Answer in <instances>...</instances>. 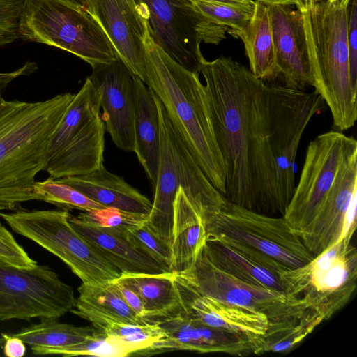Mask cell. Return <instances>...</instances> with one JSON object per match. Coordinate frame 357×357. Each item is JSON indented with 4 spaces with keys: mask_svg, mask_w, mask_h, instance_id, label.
<instances>
[{
    "mask_svg": "<svg viewBox=\"0 0 357 357\" xmlns=\"http://www.w3.org/2000/svg\"><path fill=\"white\" fill-rule=\"evenodd\" d=\"M323 321L318 312L308 307L299 314L268 324L261 337V354L292 349Z\"/></svg>",
    "mask_w": 357,
    "mask_h": 357,
    "instance_id": "f546056e",
    "label": "cell"
},
{
    "mask_svg": "<svg viewBox=\"0 0 357 357\" xmlns=\"http://www.w3.org/2000/svg\"><path fill=\"white\" fill-rule=\"evenodd\" d=\"M67 210H24L0 213L11 229L64 262L86 284L112 282L121 272L70 224Z\"/></svg>",
    "mask_w": 357,
    "mask_h": 357,
    "instance_id": "9c48e42d",
    "label": "cell"
},
{
    "mask_svg": "<svg viewBox=\"0 0 357 357\" xmlns=\"http://www.w3.org/2000/svg\"><path fill=\"white\" fill-rule=\"evenodd\" d=\"M0 259L22 268H31L38 264L1 222Z\"/></svg>",
    "mask_w": 357,
    "mask_h": 357,
    "instance_id": "74e56055",
    "label": "cell"
},
{
    "mask_svg": "<svg viewBox=\"0 0 357 357\" xmlns=\"http://www.w3.org/2000/svg\"><path fill=\"white\" fill-rule=\"evenodd\" d=\"M4 344L3 354L8 357H22L25 354V343L18 337L13 335L1 334Z\"/></svg>",
    "mask_w": 357,
    "mask_h": 357,
    "instance_id": "60d3db41",
    "label": "cell"
},
{
    "mask_svg": "<svg viewBox=\"0 0 357 357\" xmlns=\"http://www.w3.org/2000/svg\"><path fill=\"white\" fill-rule=\"evenodd\" d=\"M153 94L159 114L160 154L153 202L145 224L172 246L174 201L179 187L204 222L220 210L225 198L204 174Z\"/></svg>",
    "mask_w": 357,
    "mask_h": 357,
    "instance_id": "5b68a950",
    "label": "cell"
},
{
    "mask_svg": "<svg viewBox=\"0 0 357 357\" xmlns=\"http://www.w3.org/2000/svg\"><path fill=\"white\" fill-rule=\"evenodd\" d=\"M316 1H331V0H314Z\"/></svg>",
    "mask_w": 357,
    "mask_h": 357,
    "instance_id": "f6af8a7d",
    "label": "cell"
},
{
    "mask_svg": "<svg viewBox=\"0 0 357 357\" xmlns=\"http://www.w3.org/2000/svg\"><path fill=\"white\" fill-rule=\"evenodd\" d=\"M74 96L26 102L0 93V213L36 200V176L45 169L50 142Z\"/></svg>",
    "mask_w": 357,
    "mask_h": 357,
    "instance_id": "7a4b0ae2",
    "label": "cell"
},
{
    "mask_svg": "<svg viewBox=\"0 0 357 357\" xmlns=\"http://www.w3.org/2000/svg\"><path fill=\"white\" fill-rule=\"evenodd\" d=\"M76 309L70 312L89 321L93 327L117 321L130 324L149 322L139 317L120 296L114 281L98 284H82L77 288Z\"/></svg>",
    "mask_w": 357,
    "mask_h": 357,
    "instance_id": "d4e9b609",
    "label": "cell"
},
{
    "mask_svg": "<svg viewBox=\"0 0 357 357\" xmlns=\"http://www.w3.org/2000/svg\"><path fill=\"white\" fill-rule=\"evenodd\" d=\"M229 202L280 214L294 192L300 141L326 104L314 91L270 84L230 57L200 63Z\"/></svg>",
    "mask_w": 357,
    "mask_h": 357,
    "instance_id": "6da1fadb",
    "label": "cell"
},
{
    "mask_svg": "<svg viewBox=\"0 0 357 357\" xmlns=\"http://www.w3.org/2000/svg\"><path fill=\"white\" fill-rule=\"evenodd\" d=\"M36 355L60 354L65 357L88 355L98 357H124L140 352L144 348L137 344L102 333L82 342L63 347H31Z\"/></svg>",
    "mask_w": 357,
    "mask_h": 357,
    "instance_id": "4dcf8cb0",
    "label": "cell"
},
{
    "mask_svg": "<svg viewBox=\"0 0 357 357\" xmlns=\"http://www.w3.org/2000/svg\"><path fill=\"white\" fill-rule=\"evenodd\" d=\"M127 233L133 244L141 249L167 271L170 272L172 261V248L160 238L144 223L127 227Z\"/></svg>",
    "mask_w": 357,
    "mask_h": 357,
    "instance_id": "836d02e7",
    "label": "cell"
},
{
    "mask_svg": "<svg viewBox=\"0 0 357 357\" xmlns=\"http://www.w3.org/2000/svg\"><path fill=\"white\" fill-rule=\"evenodd\" d=\"M72 227L121 274H158L167 271L130 240L127 227H104L69 213Z\"/></svg>",
    "mask_w": 357,
    "mask_h": 357,
    "instance_id": "44dd1931",
    "label": "cell"
},
{
    "mask_svg": "<svg viewBox=\"0 0 357 357\" xmlns=\"http://www.w3.org/2000/svg\"><path fill=\"white\" fill-rule=\"evenodd\" d=\"M255 1H260L267 6L268 5H276V4L296 6L301 0H255Z\"/></svg>",
    "mask_w": 357,
    "mask_h": 357,
    "instance_id": "ee69618b",
    "label": "cell"
},
{
    "mask_svg": "<svg viewBox=\"0 0 357 357\" xmlns=\"http://www.w3.org/2000/svg\"><path fill=\"white\" fill-rule=\"evenodd\" d=\"M135 76L119 57L92 66L88 77L100 94L105 130L119 149L128 152L135 150Z\"/></svg>",
    "mask_w": 357,
    "mask_h": 357,
    "instance_id": "e0dca14e",
    "label": "cell"
},
{
    "mask_svg": "<svg viewBox=\"0 0 357 357\" xmlns=\"http://www.w3.org/2000/svg\"><path fill=\"white\" fill-rule=\"evenodd\" d=\"M278 77L287 87L312 85L309 48L301 12L291 5H268Z\"/></svg>",
    "mask_w": 357,
    "mask_h": 357,
    "instance_id": "d6986e66",
    "label": "cell"
},
{
    "mask_svg": "<svg viewBox=\"0 0 357 357\" xmlns=\"http://www.w3.org/2000/svg\"><path fill=\"white\" fill-rule=\"evenodd\" d=\"M357 152V142L329 131L310 142L299 181L282 217L298 236L314 217L344 162Z\"/></svg>",
    "mask_w": 357,
    "mask_h": 357,
    "instance_id": "4fadbf2b",
    "label": "cell"
},
{
    "mask_svg": "<svg viewBox=\"0 0 357 357\" xmlns=\"http://www.w3.org/2000/svg\"><path fill=\"white\" fill-rule=\"evenodd\" d=\"M143 82L162 103L174 129L212 185L224 195L225 169L214 135L199 74L172 59L155 42L148 24Z\"/></svg>",
    "mask_w": 357,
    "mask_h": 357,
    "instance_id": "3957f363",
    "label": "cell"
},
{
    "mask_svg": "<svg viewBox=\"0 0 357 357\" xmlns=\"http://www.w3.org/2000/svg\"><path fill=\"white\" fill-rule=\"evenodd\" d=\"M357 152L344 162L314 217L299 236L317 256L351 231L356 218Z\"/></svg>",
    "mask_w": 357,
    "mask_h": 357,
    "instance_id": "2e32d148",
    "label": "cell"
},
{
    "mask_svg": "<svg viewBox=\"0 0 357 357\" xmlns=\"http://www.w3.org/2000/svg\"><path fill=\"white\" fill-rule=\"evenodd\" d=\"M174 278L181 307L190 317L209 326L232 333L261 336L266 332L268 320L265 314L200 295L174 273Z\"/></svg>",
    "mask_w": 357,
    "mask_h": 357,
    "instance_id": "ffe728a7",
    "label": "cell"
},
{
    "mask_svg": "<svg viewBox=\"0 0 357 357\" xmlns=\"http://www.w3.org/2000/svg\"><path fill=\"white\" fill-rule=\"evenodd\" d=\"M100 333L93 326H75L61 323L57 319L45 318L12 335L20 337L31 347L56 348L77 344Z\"/></svg>",
    "mask_w": 357,
    "mask_h": 357,
    "instance_id": "f1b7e54d",
    "label": "cell"
},
{
    "mask_svg": "<svg viewBox=\"0 0 357 357\" xmlns=\"http://www.w3.org/2000/svg\"><path fill=\"white\" fill-rule=\"evenodd\" d=\"M146 319L148 322L158 324L167 337L154 342L140 354L172 350L220 352L238 356L260 354V336L236 333L209 326L190 317L181 307L171 313Z\"/></svg>",
    "mask_w": 357,
    "mask_h": 357,
    "instance_id": "9a60e30c",
    "label": "cell"
},
{
    "mask_svg": "<svg viewBox=\"0 0 357 357\" xmlns=\"http://www.w3.org/2000/svg\"><path fill=\"white\" fill-rule=\"evenodd\" d=\"M347 0H301L302 13L314 91L329 107L338 131L353 127L357 119V91L349 77L345 5Z\"/></svg>",
    "mask_w": 357,
    "mask_h": 357,
    "instance_id": "277c9868",
    "label": "cell"
},
{
    "mask_svg": "<svg viewBox=\"0 0 357 357\" xmlns=\"http://www.w3.org/2000/svg\"><path fill=\"white\" fill-rule=\"evenodd\" d=\"M345 12L350 82L357 91V0H347Z\"/></svg>",
    "mask_w": 357,
    "mask_h": 357,
    "instance_id": "f35d334b",
    "label": "cell"
},
{
    "mask_svg": "<svg viewBox=\"0 0 357 357\" xmlns=\"http://www.w3.org/2000/svg\"><path fill=\"white\" fill-rule=\"evenodd\" d=\"M96 330L107 335L119 337L123 340L141 345L147 349L154 342L165 338L166 333L156 323L130 324L111 321L102 324ZM139 352V353H140Z\"/></svg>",
    "mask_w": 357,
    "mask_h": 357,
    "instance_id": "d6a6232c",
    "label": "cell"
},
{
    "mask_svg": "<svg viewBox=\"0 0 357 357\" xmlns=\"http://www.w3.org/2000/svg\"><path fill=\"white\" fill-rule=\"evenodd\" d=\"M190 1L200 12L218 24L229 28L228 31L242 29L251 19L255 9L237 8L202 0Z\"/></svg>",
    "mask_w": 357,
    "mask_h": 357,
    "instance_id": "e575fe53",
    "label": "cell"
},
{
    "mask_svg": "<svg viewBox=\"0 0 357 357\" xmlns=\"http://www.w3.org/2000/svg\"><path fill=\"white\" fill-rule=\"evenodd\" d=\"M228 33L243 41L250 70L257 78L268 82L278 77L267 5L255 1L248 24L241 30Z\"/></svg>",
    "mask_w": 357,
    "mask_h": 357,
    "instance_id": "484cf974",
    "label": "cell"
},
{
    "mask_svg": "<svg viewBox=\"0 0 357 357\" xmlns=\"http://www.w3.org/2000/svg\"><path fill=\"white\" fill-rule=\"evenodd\" d=\"M119 58L142 81L145 70L144 38L149 22L146 8L135 0H85Z\"/></svg>",
    "mask_w": 357,
    "mask_h": 357,
    "instance_id": "ac0fdd59",
    "label": "cell"
},
{
    "mask_svg": "<svg viewBox=\"0 0 357 357\" xmlns=\"http://www.w3.org/2000/svg\"><path fill=\"white\" fill-rule=\"evenodd\" d=\"M36 200L44 201L63 210L89 211L105 208L73 187L50 177L34 184Z\"/></svg>",
    "mask_w": 357,
    "mask_h": 357,
    "instance_id": "1f68e13d",
    "label": "cell"
},
{
    "mask_svg": "<svg viewBox=\"0 0 357 357\" xmlns=\"http://www.w3.org/2000/svg\"><path fill=\"white\" fill-rule=\"evenodd\" d=\"M202 250L209 261L224 273L250 284L287 294L279 273L226 243L206 238Z\"/></svg>",
    "mask_w": 357,
    "mask_h": 357,
    "instance_id": "4316f807",
    "label": "cell"
},
{
    "mask_svg": "<svg viewBox=\"0 0 357 357\" xmlns=\"http://www.w3.org/2000/svg\"><path fill=\"white\" fill-rule=\"evenodd\" d=\"M66 183L104 207L149 215L152 202L121 176L105 166L88 174L56 179Z\"/></svg>",
    "mask_w": 357,
    "mask_h": 357,
    "instance_id": "7402d4cb",
    "label": "cell"
},
{
    "mask_svg": "<svg viewBox=\"0 0 357 357\" xmlns=\"http://www.w3.org/2000/svg\"><path fill=\"white\" fill-rule=\"evenodd\" d=\"M20 38L56 47L91 67L119 58L85 0H23Z\"/></svg>",
    "mask_w": 357,
    "mask_h": 357,
    "instance_id": "52a82bcc",
    "label": "cell"
},
{
    "mask_svg": "<svg viewBox=\"0 0 357 357\" xmlns=\"http://www.w3.org/2000/svg\"><path fill=\"white\" fill-rule=\"evenodd\" d=\"M134 86V152L154 186L160 154L158 110L153 91L136 75Z\"/></svg>",
    "mask_w": 357,
    "mask_h": 357,
    "instance_id": "603a6c76",
    "label": "cell"
},
{
    "mask_svg": "<svg viewBox=\"0 0 357 357\" xmlns=\"http://www.w3.org/2000/svg\"><path fill=\"white\" fill-rule=\"evenodd\" d=\"M172 235L170 272L179 273L194 265L206 239L204 222L181 187L174 201Z\"/></svg>",
    "mask_w": 357,
    "mask_h": 357,
    "instance_id": "cb8c5ba5",
    "label": "cell"
},
{
    "mask_svg": "<svg viewBox=\"0 0 357 357\" xmlns=\"http://www.w3.org/2000/svg\"><path fill=\"white\" fill-rule=\"evenodd\" d=\"M23 0H0V47L19 39L18 24Z\"/></svg>",
    "mask_w": 357,
    "mask_h": 357,
    "instance_id": "8d00e7d4",
    "label": "cell"
},
{
    "mask_svg": "<svg viewBox=\"0 0 357 357\" xmlns=\"http://www.w3.org/2000/svg\"><path fill=\"white\" fill-rule=\"evenodd\" d=\"M117 291L126 303L132 310V311L139 317L145 319L146 312L140 297L133 290L126 284L114 280Z\"/></svg>",
    "mask_w": 357,
    "mask_h": 357,
    "instance_id": "ab89813d",
    "label": "cell"
},
{
    "mask_svg": "<svg viewBox=\"0 0 357 357\" xmlns=\"http://www.w3.org/2000/svg\"><path fill=\"white\" fill-rule=\"evenodd\" d=\"M75 301L73 288L49 266L22 268L0 259V321L58 319Z\"/></svg>",
    "mask_w": 357,
    "mask_h": 357,
    "instance_id": "7c38bea8",
    "label": "cell"
},
{
    "mask_svg": "<svg viewBox=\"0 0 357 357\" xmlns=\"http://www.w3.org/2000/svg\"><path fill=\"white\" fill-rule=\"evenodd\" d=\"M280 276L287 294L302 298L328 320L347 304L356 288V248L351 238H342L308 263Z\"/></svg>",
    "mask_w": 357,
    "mask_h": 357,
    "instance_id": "30bf717a",
    "label": "cell"
},
{
    "mask_svg": "<svg viewBox=\"0 0 357 357\" xmlns=\"http://www.w3.org/2000/svg\"><path fill=\"white\" fill-rule=\"evenodd\" d=\"M204 226L206 238L220 241L279 274L314 257L284 217L255 212L226 199Z\"/></svg>",
    "mask_w": 357,
    "mask_h": 357,
    "instance_id": "8992f818",
    "label": "cell"
},
{
    "mask_svg": "<svg viewBox=\"0 0 357 357\" xmlns=\"http://www.w3.org/2000/svg\"><path fill=\"white\" fill-rule=\"evenodd\" d=\"M147 10L155 42L174 61L199 74L202 42L218 45L229 29L200 12L190 0H135Z\"/></svg>",
    "mask_w": 357,
    "mask_h": 357,
    "instance_id": "8fae6325",
    "label": "cell"
},
{
    "mask_svg": "<svg viewBox=\"0 0 357 357\" xmlns=\"http://www.w3.org/2000/svg\"><path fill=\"white\" fill-rule=\"evenodd\" d=\"M35 71L33 63L27 61L22 67L10 72H0V91L5 89L14 79L29 75Z\"/></svg>",
    "mask_w": 357,
    "mask_h": 357,
    "instance_id": "b9f144b4",
    "label": "cell"
},
{
    "mask_svg": "<svg viewBox=\"0 0 357 357\" xmlns=\"http://www.w3.org/2000/svg\"><path fill=\"white\" fill-rule=\"evenodd\" d=\"M210 3L225 4L237 8L254 9L255 1L254 0H202Z\"/></svg>",
    "mask_w": 357,
    "mask_h": 357,
    "instance_id": "7bdbcfd3",
    "label": "cell"
},
{
    "mask_svg": "<svg viewBox=\"0 0 357 357\" xmlns=\"http://www.w3.org/2000/svg\"><path fill=\"white\" fill-rule=\"evenodd\" d=\"M82 220L104 227H128L144 223L148 215L130 213L112 207L83 211L77 215Z\"/></svg>",
    "mask_w": 357,
    "mask_h": 357,
    "instance_id": "d590c367",
    "label": "cell"
},
{
    "mask_svg": "<svg viewBox=\"0 0 357 357\" xmlns=\"http://www.w3.org/2000/svg\"><path fill=\"white\" fill-rule=\"evenodd\" d=\"M116 280L140 297L146 312L145 319L171 313L181 307L172 272L121 274Z\"/></svg>",
    "mask_w": 357,
    "mask_h": 357,
    "instance_id": "83f0119b",
    "label": "cell"
},
{
    "mask_svg": "<svg viewBox=\"0 0 357 357\" xmlns=\"http://www.w3.org/2000/svg\"><path fill=\"white\" fill-rule=\"evenodd\" d=\"M174 274L200 295L256 310L267 317L268 324L299 314L308 307L301 298L250 284L224 273L209 261L203 250L190 268Z\"/></svg>",
    "mask_w": 357,
    "mask_h": 357,
    "instance_id": "5bb4252c",
    "label": "cell"
},
{
    "mask_svg": "<svg viewBox=\"0 0 357 357\" xmlns=\"http://www.w3.org/2000/svg\"></svg>",
    "mask_w": 357,
    "mask_h": 357,
    "instance_id": "bcb514c9",
    "label": "cell"
},
{
    "mask_svg": "<svg viewBox=\"0 0 357 357\" xmlns=\"http://www.w3.org/2000/svg\"><path fill=\"white\" fill-rule=\"evenodd\" d=\"M105 132L100 94L86 77L52 136L45 171L57 179L100 169L104 166Z\"/></svg>",
    "mask_w": 357,
    "mask_h": 357,
    "instance_id": "ba28073f",
    "label": "cell"
}]
</instances>
